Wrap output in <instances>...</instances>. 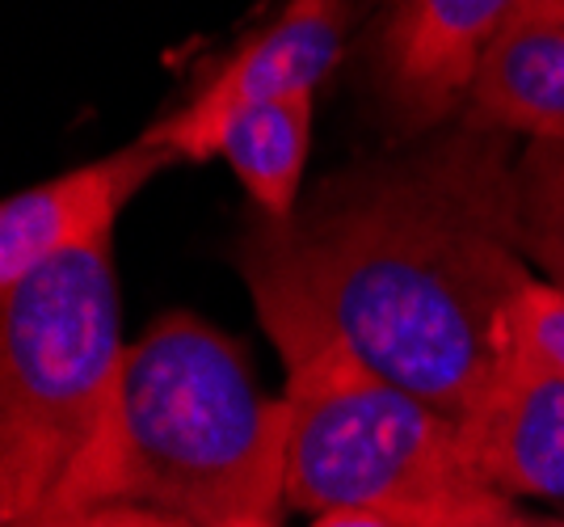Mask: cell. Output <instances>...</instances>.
<instances>
[{"instance_id": "cell-1", "label": "cell", "mask_w": 564, "mask_h": 527, "mask_svg": "<svg viewBox=\"0 0 564 527\" xmlns=\"http://www.w3.org/2000/svg\"><path fill=\"white\" fill-rule=\"evenodd\" d=\"M510 136L464 119L417 152L337 169L232 262L282 363L341 346L464 422L510 363L522 288Z\"/></svg>"}, {"instance_id": "cell-2", "label": "cell", "mask_w": 564, "mask_h": 527, "mask_svg": "<svg viewBox=\"0 0 564 527\" xmlns=\"http://www.w3.org/2000/svg\"><path fill=\"white\" fill-rule=\"evenodd\" d=\"M286 397H265L245 351L194 312H165L127 346L115 431L55 524L143 510L173 527H279Z\"/></svg>"}, {"instance_id": "cell-3", "label": "cell", "mask_w": 564, "mask_h": 527, "mask_svg": "<svg viewBox=\"0 0 564 527\" xmlns=\"http://www.w3.org/2000/svg\"><path fill=\"white\" fill-rule=\"evenodd\" d=\"M127 372L110 237L0 288V519L47 527L115 431Z\"/></svg>"}, {"instance_id": "cell-4", "label": "cell", "mask_w": 564, "mask_h": 527, "mask_svg": "<svg viewBox=\"0 0 564 527\" xmlns=\"http://www.w3.org/2000/svg\"><path fill=\"white\" fill-rule=\"evenodd\" d=\"M286 506L438 527L506 498L476 477L459 422L341 346L286 363Z\"/></svg>"}, {"instance_id": "cell-5", "label": "cell", "mask_w": 564, "mask_h": 527, "mask_svg": "<svg viewBox=\"0 0 564 527\" xmlns=\"http://www.w3.org/2000/svg\"><path fill=\"white\" fill-rule=\"evenodd\" d=\"M341 39H346L341 0H291L182 110L152 122L143 140L173 152L177 161H194V165L215 161L219 136L240 115L282 97L316 94V85L341 60Z\"/></svg>"}, {"instance_id": "cell-6", "label": "cell", "mask_w": 564, "mask_h": 527, "mask_svg": "<svg viewBox=\"0 0 564 527\" xmlns=\"http://www.w3.org/2000/svg\"><path fill=\"white\" fill-rule=\"evenodd\" d=\"M177 161L152 140H135L94 165L68 169L43 186L4 198L0 207V288L25 279L43 262L115 233V219L135 194Z\"/></svg>"}, {"instance_id": "cell-7", "label": "cell", "mask_w": 564, "mask_h": 527, "mask_svg": "<svg viewBox=\"0 0 564 527\" xmlns=\"http://www.w3.org/2000/svg\"><path fill=\"white\" fill-rule=\"evenodd\" d=\"M514 0H392L379 25V80L409 131L438 127L468 94L476 55Z\"/></svg>"}, {"instance_id": "cell-8", "label": "cell", "mask_w": 564, "mask_h": 527, "mask_svg": "<svg viewBox=\"0 0 564 527\" xmlns=\"http://www.w3.org/2000/svg\"><path fill=\"white\" fill-rule=\"evenodd\" d=\"M459 431L476 477L489 490L564 503V380L510 351V363Z\"/></svg>"}, {"instance_id": "cell-9", "label": "cell", "mask_w": 564, "mask_h": 527, "mask_svg": "<svg viewBox=\"0 0 564 527\" xmlns=\"http://www.w3.org/2000/svg\"><path fill=\"white\" fill-rule=\"evenodd\" d=\"M464 119L506 136L564 140V0H514L476 55Z\"/></svg>"}, {"instance_id": "cell-10", "label": "cell", "mask_w": 564, "mask_h": 527, "mask_svg": "<svg viewBox=\"0 0 564 527\" xmlns=\"http://www.w3.org/2000/svg\"><path fill=\"white\" fill-rule=\"evenodd\" d=\"M307 148H312V94L258 106L219 136L215 157L228 161L253 207L265 219H286L300 207Z\"/></svg>"}, {"instance_id": "cell-11", "label": "cell", "mask_w": 564, "mask_h": 527, "mask_svg": "<svg viewBox=\"0 0 564 527\" xmlns=\"http://www.w3.org/2000/svg\"><path fill=\"white\" fill-rule=\"evenodd\" d=\"M518 249L564 288V140L527 144L514 165Z\"/></svg>"}, {"instance_id": "cell-12", "label": "cell", "mask_w": 564, "mask_h": 527, "mask_svg": "<svg viewBox=\"0 0 564 527\" xmlns=\"http://www.w3.org/2000/svg\"><path fill=\"white\" fill-rule=\"evenodd\" d=\"M510 351L531 367L564 380V288L547 279H531L514 304Z\"/></svg>"}, {"instance_id": "cell-13", "label": "cell", "mask_w": 564, "mask_h": 527, "mask_svg": "<svg viewBox=\"0 0 564 527\" xmlns=\"http://www.w3.org/2000/svg\"><path fill=\"white\" fill-rule=\"evenodd\" d=\"M438 527H564V519H540V515L518 510L514 498H494V503L464 510V515H455Z\"/></svg>"}, {"instance_id": "cell-14", "label": "cell", "mask_w": 564, "mask_h": 527, "mask_svg": "<svg viewBox=\"0 0 564 527\" xmlns=\"http://www.w3.org/2000/svg\"><path fill=\"white\" fill-rule=\"evenodd\" d=\"M55 527H173L156 515H143V510H89V515H76L68 524Z\"/></svg>"}, {"instance_id": "cell-15", "label": "cell", "mask_w": 564, "mask_h": 527, "mask_svg": "<svg viewBox=\"0 0 564 527\" xmlns=\"http://www.w3.org/2000/svg\"><path fill=\"white\" fill-rule=\"evenodd\" d=\"M312 527H400V524L383 519V515H371V510H325V515H316Z\"/></svg>"}]
</instances>
